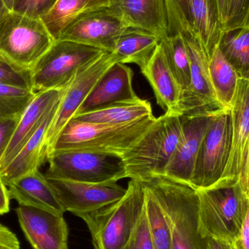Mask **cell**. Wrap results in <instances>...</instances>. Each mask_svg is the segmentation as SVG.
Segmentation results:
<instances>
[{"label": "cell", "mask_w": 249, "mask_h": 249, "mask_svg": "<svg viewBox=\"0 0 249 249\" xmlns=\"http://www.w3.org/2000/svg\"><path fill=\"white\" fill-rule=\"evenodd\" d=\"M162 206L171 231V249H207L199 229L197 190L163 176L142 181Z\"/></svg>", "instance_id": "1"}, {"label": "cell", "mask_w": 249, "mask_h": 249, "mask_svg": "<svg viewBox=\"0 0 249 249\" xmlns=\"http://www.w3.org/2000/svg\"><path fill=\"white\" fill-rule=\"evenodd\" d=\"M156 118L153 115L121 124H90L71 118L58 135L51 154L56 151L81 150L123 158Z\"/></svg>", "instance_id": "2"}, {"label": "cell", "mask_w": 249, "mask_h": 249, "mask_svg": "<svg viewBox=\"0 0 249 249\" xmlns=\"http://www.w3.org/2000/svg\"><path fill=\"white\" fill-rule=\"evenodd\" d=\"M144 206L143 183L130 179L122 198L78 217L87 225L94 249H122L137 227Z\"/></svg>", "instance_id": "3"}, {"label": "cell", "mask_w": 249, "mask_h": 249, "mask_svg": "<svg viewBox=\"0 0 249 249\" xmlns=\"http://www.w3.org/2000/svg\"><path fill=\"white\" fill-rule=\"evenodd\" d=\"M183 136L181 116L165 112L123 158L127 178L146 181L162 176Z\"/></svg>", "instance_id": "4"}, {"label": "cell", "mask_w": 249, "mask_h": 249, "mask_svg": "<svg viewBox=\"0 0 249 249\" xmlns=\"http://www.w3.org/2000/svg\"><path fill=\"white\" fill-rule=\"evenodd\" d=\"M199 229L204 238L234 242L247 217L249 198L239 181L197 190Z\"/></svg>", "instance_id": "5"}, {"label": "cell", "mask_w": 249, "mask_h": 249, "mask_svg": "<svg viewBox=\"0 0 249 249\" xmlns=\"http://www.w3.org/2000/svg\"><path fill=\"white\" fill-rule=\"evenodd\" d=\"M55 39L41 19L10 11L0 20V57L32 71Z\"/></svg>", "instance_id": "6"}, {"label": "cell", "mask_w": 249, "mask_h": 249, "mask_svg": "<svg viewBox=\"0 0 249 249\" xmlns=\"http://www.w3.org/2000/svg\"><path fill=\"white\" fill-rule=\"evenodd\" d=\"M105 52L72 41L55 40L31 71L34 91L63 90L79 71Z\"/></svg>", "instance_id": "7"}, {"label": "cell", "mask_w": 249, "mask_h": 249, "mask_svg": "<svg viewBox=\"0 0 249 249\" xmlns=\"http://www.w3.org/2000/svg\"><path fill=\"white\" fill-rule=\"evenodd\" d=\"M45 177L88 183H104L127 178L121 157L81 150L53 152L47 158Z\"/></svg>", "instance_id": "8"}, {"label": "cell", "mask_w": 249, "mask_h": 249, "mask_svg": "<svg viewBox=\"0 0 249 249\" xmlns=\"http://www.w3.org/2000/svg\"><path fill=\"white\" fill-rule=\"evenodd\" d=\"M118 62L121 63L118 55L107 51L79 71L64 89L56 113L47 134V158L64 126L77 114L102 76Z\"/></svg>", "instance_id": "9"}, {"label": "cell", "mask_w": 249, "mask_h": 249, "mask_svg": "<svg viewBox=\"0 0 249 249\" xmlns=\"http://www.w3.org/2000/svg\"><path fill=\"white\" fill-rule=\"evenodd\" d=\"M232 142L231 109L215 118L202 143L191 186L197 190L216 184L225 171Z\"/></svg>", "instance_id": "10"}, {"label": "cell", "mask_w": 249, "mask_h": 249, "mask_svg": "<svg viewBox=\"0 0 249 249\" xmlns=\"http://www.w3.org/2000/svg\"><path fill=\"white\" fill-rule=\"evenodd\" d=\"M190 62L191 83L181 99V116L207 113L222 109L218 102L211 80L209 56L197 35H182Z\"/></svg>", "instance_id": "11"}, {"label": "cell", "mask_w": 249, "mask_h": 249, "mask_svg": "<svg viewBox=\"0 0 249 249\" xmlns=\"http://www.w3.org/2000/svg\"><path fill=\"white\" fill-rule=\"evenodd\" d=\"M126 28L109 7H100L77 16L64 28L57 40L72 41L112 52Z\"/></svg>", "instance_id": "12"}, {"label": "cell", "mask_w": 249, "mask_h": 249, "mask_svg": "<svg viewBox=\"0 0 249 249\" xmlns=\"http://www.w3.org/2000/svg\"><path fill=\"white\" fill-rule=\"evenodd\" d=\"M64 212L78 216L115 203L125 195L127 188L115 181L88 183L48 178Z\"/></svg>", "instance_id": "13"}, {"label": "cell", "mask_w": 249, "mask_h": 249, "mask_svg": "<svg viewBox=\"0 0 249 249\" xmlns=\"http://www.w3.org/2000/svg\"><path fill=\"white\" fill-rule=\"evenodd\" d=\"M222 110L225 109L181 116L182 139L167 165L163 177L191 186L203 139L215 118Z\"/></svg>", "instance_id": "14"}, {"label": "cell", "mask_w": 249, "mask_h": 249, "mask_svg": "<svg viewBox=\"0 0 249 249\" xmlns=\"http://www.w3.org/2000/svg\"><path fill=\"white\" fill-rule=\"evenodd\" d=\"M16 212L32 248L69 249V228L64 214L24 205H19Z\"/></svg>", "instance_id": "15"}, {"label": "cell", "mask_w": 249, "mask_h": 249, "mask_svg": "<svg viewBox=\"0 0 249 249\" xmlns=\"http://www.w3.org/2000/svg\"><path fill=\"white\" fill-rule=\"evenodd\" d=\"M231 115V152L222 177L213 185L237 182L242 172L249 143V78L240 77Z\"/></svg>", "instance_id": "16"}, {"label": "cell", "mask_w": 249, "mask_h": 249, "mask_svg": "<svg viewBox=\"0 0 249 249\" xmlns=\"http://www.w3.org/2000/svg\"><path fill=\"white\" fill-rule=\"evenodd\" d=\"M133 74L132 69L125 64H114L99 80L76 115L137 99L133 88Z\"/></svg>", "instance_id": "17"}, {"label": "cell", "mask_w": 249, "mask_h": 249, "mask_svg": "<svg viewBox=\"0 0 249 249\" xmlns=\"http://www.w3.org/2000/svg\"><path fill=\"white\" fill-rule=\"evenodd\" d=\"M109 7L126 27L147 31L160 42L168 36L165 0H110Z\"/></svg>", "instance_id": "18"}, {"label": "cell", "mask_w": 249, "mask_h": 249, "mask_svg": "<svg viewBox=\"0 0 249 249\" xmlns=\"http://www.w3.org/2000/svg\"><path fill=\"white\" fill-rule=\"evenodd\" d=\"M63 90L37 92L20 117L16 132L0 161V171L7 166L21 150L43 122L47 115L61 99Z\"/></svg>", "instance_id": "19"}, {"label": "cell", "mask_w": 249, "mask_h": 249, "mask_svg": "<svg viewBox=\"0 0 249 249\" xmlns=\"http://www.w3.org/2000/svg\"><path fill=\"white\" fill-rule=\"evenodd\" d=\"M155 93L157 104L167 113L181 116V90L159 44L146 67L141 71Z\"/></svg>", "instance_id": "20"}, {"label": "cell", "mask_w": 249, "mask_h": 249, "mask_svg": "<svg viewBox=\"0 0 249 249\" xmlns=\"http://www.w3.org/2000/svg\"><path fill=\"white\" fill-rule=\"evenodd\" d=\"M60 100L14 159L0 171V179L6 186L25 174L38 171L47 160V134L56 113Z\"/></svg>", "instance_id": "21"}, {"label": "cell", "mask_w": 249, "mask_h": 249, "mask_svg": "<svg viewBox=\"0 0 249 249\" xmlns=\"http://www.w3.org/2000/svg\"><path fill=\"white\" fill-rule=\"evenodd\" d=\"M7 187L10 198L16 200L19 205L32 206L59 214L65 213L55 191L39 170L13 180Z\"/></svg>", "instance_id": "22"}, {"label": "cell", "mask_w": 249, "mask_h": 249, "mask_svg": "<svg viewBox=\"0 0 249 249\" xmlns=\"http://www.w3.org/2000/svg\"><path fill=\"white\" fill-rule=\"evenodd\" d=\"M160 39L153 34L136 28L127 27L120 35L112 52L122 64H134L141 71L153 56Z\"/></svg>", "instance_id": "23"}, {"label": "cell", "mask_w": 249, "mask_h": 249, "mask_svg": "<svg viewBox=\"0 0 249 249\" xmlns=\"http://www.w3.org/2000/svg\"><path fill=\"white\" fill-rule=\"evenodd\" d=\"M152 116L153 112L151 104L138 97L134 100L115 104L104 109L79 114L72 118L90 124H121Z\"/></svg>", "instance_id": "24"}, {"label": "cell", "mask_w": 249, "mask_h": 249, "mask_svg": "<svg viewBox=\"0 0 249 249\" xmlns=\"http://www.w3.org/2000/svg\"><path fill=\"white\" fill-rule=\"evenodd\" d=\"M211 80L219 105L224 109H231L240 77L232 64L219 49V45L209 57Z\"/></svg>", "instance_id": "25"}, {"label": "cell", "mask_w": 249, "mask_h": 249, "mask_svg": "<svg viewBox=\"0 0 249 249\" xmlns=\"http://www.w3.org/2000/svg\"><path fill=\"white\" fill-rule=\"evenodd\" d=\"M196 35L208 55L219 45L223 32L213 0H190Z\"/></svg>", "instance_id": "26"}, {"label": "cell", "mask_w": 249, "mask_h": 249, "mask_svg": "<svg viewBox=\"0 0 249 249\" xmlns=\"http://www.w3.org/2000/svg\"><path fill=\"white\" fill-rule=\"evenodd\" d=\"M109 2L110 0H58L42 20L55 41L64 28L77 16L100 7H109Z\"/></svg>", "instance_id": "27"}, {"label": "cell", "mask_w": 249, "mask_h": 249, "mask_svg": "<svg viewBox=\"0 0 249 249\" xmlns=\"http://www.w3.org/2000/svg\"><path fill=\"white\" fill-rule=\"evenodd\" d=\"M167 62L181 90V99L191 83L190 62L187 45L181 34L168 35L160 42ZM181 111V110H180Z\"/></svg>", "instance_id": "28"}, {"label": "cell", "mask_w": 249, "mask_h": 249, "mask_svg": "<svg viewBox=\"0 0 249 249\" xmlns=\"http://www.w3.org/2000/svg\"><path fill=\"white\" fill-rule=\"evenodd\" d=\"M219 48L238 76L249 78V28L225 32Z\"/></svg>", "instance_id": "29"}, {"label": "cell", "mask_w": 249, "mask_h": 249, "mask_svg": "<svg viewBox=\"0 0 249 249\" xmlns=\"http://www.w3.org/2000/svg\"><path fill=\"white\" fill-rule=\"evenodd\" d=\"M145 211L149 235L155 249H171V231L166 214L152 191L145 185Z\"/></svg>", "instance_id": "30"}, {"label": "cell", "mask_w": 249, "mask_h": 249, "mask_svg": "<svg viewBox=\"0 0 249 249\" xmlns=\"http://www.w3.org/2000/svg\"><path fill=\"white\" fill-rule=\"evenodd\" d=\"M35 94L33 90L0 84V119L21 116Z\"/></svg>", "instance_id": "31"}, {"label": "cell", "mask_w": 249, "mask_h": 249, "mask_svg": "<svg viewBox=\"0 0 249 249\" xmlns=\"http://www.w3.org/2000/svg\"><path fill=\"white\" fill-rule=\"evenodd\" d=\"M168 22V35L196 34L190 0H165Z\"/></svg>", "instance_id": "32"}, {"label": "cell", "mask_w": 249, "mask_h": 249, "mask_svg": "<svg viewBox=\"0 0 249 249\" xmlns=\"http://www.w3.org/2000/svg\"><path fill=\"white\" fill-rule=\"evenodd\" d=\"M242 28H249V0H230L223 34Z\"/></svg>", "instance_id": "33"}, {"label": "cell", "mask_w": 249, "mask_h": 249, "mask_svg": "<svg viewBox=\"0 0 249 249\" xmlns=\"http://www.w3.org/2000/svg\"><path fill=\"white\" fill-rule=\"evenodd\" d=\"M0 84L33 90L31 71L18 68L1 57Z\"/></svg>", "instance_id": "34"}, {"label": "cell", "mask_w": 249, "mask_h": 249, "mask_svg": "<svg viewBox=\"0 0 249 249\" xmlns=\"http://www.w3.org/2000/svg\"><path fill=\"white\" fill-rule=\"evenodd\" d=\"M57 1L58 0H14L11 11L42 20Z\"/></svg>", "instance_id": "35"}, {"label": "cell", "mask_w": 249, "mask_h": 249, "mask_svg": "<svg viewBox=\"0 0 249 249\" xmlns=\"http://www.w3.org/2000/svg\"><path fill=\"white\" fill-rule=\"evenodd\" d=\"M122 249H155L149 235L145 206L143 214L133 235Z\"/></svg>", "instance_id": "36"}, {"label": "cell", "mask_w": 249, "mask_h": 249, "mask_svg": "<svg viewBox=\"0 0 249 249\" xmlns=\"http://www.w3.org/2000/svg\"><path fill=\"white\" fill-rule=\"evenodd\" d=\"M20 117L0 119V161L16 132Z\"/></svg>", "instance_id": "37"}, {"label": "cell", "mask_w": 249, "mask_h": 249, "mask_svg": "<svg viewBox=\"0 0 249 249\" xmlns=\"http://www.w3.org/2000/svg\"><path fill=\"white\" fill-rule=\"evenodd\" d=\"M0 249H20L18 237L7 227L0 223Z\"/></svg>", "instance_id": "38"}, {"label": "cell", "mask_w": 249, "mask_h": 249, "mask_svg": "<svg viewBox=\"0 0 249 249\" xmlns=\"http://www.w3.org/2000/svg\"><path fill=\"white\" fill-rule=\"evenodd\" d=\"M233 243L237 249H249V208L239 236Z\"/></svg>", "instance_id": "39"}, {"label": "cell", "mask_w": 249, "mask_h": 249, "mask_svg": "<svg viewBox=\"0 0 249 249\" xmlns=\"http://www.w3.org/2000/svg\"><path fill=\"white\" fill-rule=\"evenodd\" d=\"M238 181H239L240 185L244 190V193L249 198V143L247 155H246L245 162H244L242 172L240 176Z\"/></svg>", "instance_id": "40"}, {"label": "cell", "mask_w": 249, "mask_h": 249, "mask_svg": "<svg viewBox=\"0 0 249 249\" xmlns=\"http://www.w3.org/2000/svg\"><path fill=\"white\" fill-rule=\"evenodd\" d=\"M10 200L7 186L0 179V216L10 211Z\"/></svg>", "instance_id": "41"}, {"label": "cell", "mask_w": 249, "mask_h": 249, "mask_svg": "<svg viewBox=\"0 0 249 249\" xmlns=\"http://www.w3.org/2000/svg\"><path fill=\"white\" fill-rule=\"evenodd\" d=\"M207 249H237L233 242L225 240L206 238Z\"/></svg>", "instance_id": "42"}, {"label": "cell", "mask_w": 249, "mask_h": 249, "mask_svg": "<svg viewBox=\"0 0 249 249\" xmlns=\"http://www.w3.org/2000/svg\"><path fill=\"white\" fill-rule=\"evenodd\" d=\"M229 1L230 0H213L216 12H217L218 17H219L221 25H222V28L223 27L225 19H226Z\"/></svg>", "instance_id": "43"}, {"label": "cell", "mask_w": 249, "mask_h": 249, "mask_svg": "<svg viewBox=\"0 0 249 249\" xmlns=\"http://www.w3.org/2000/svg\"><path fill=\"white\" fill-rule=\"evenodd\" d=\"M10 10L7 8L4 0H0V20L7 14Z\"/></svg>", "instance_id": "44"}, {"label": "cell", "mask_w": 249, "mask_h": 249, "mask_svg": "<svg viewBox=\"0 0 249 249\" xmlns=\"http://www.w3.org/2000/svg\"><path fill=\"white\" fill-rule=\"evenodd\" d=\"M13 1L14 0H4V3H5L6 6L10 11L12 10V7H13Z\"/></svg>", "instance_id": "45"}]
</instances>
